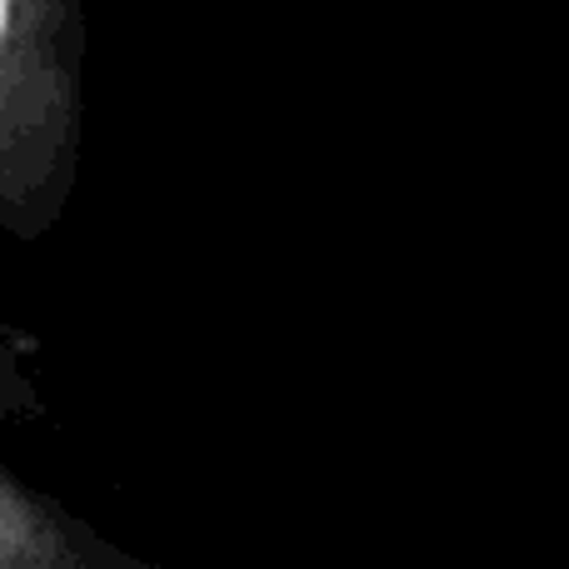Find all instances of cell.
<instances>
[{
	"instance_id": "cell-1",
	"label": "cell",
	"mask_w": 569,
	"mask_h": 569,
	"mask_svg": "<svg viewBox=\"0 0 569 569\" xmlns=\"http://www.w3.org/2000/svg\"><path fill=\"white\" fill-rule=\"evenodd\" d=\"M86 16L80 0H0V230L46 240L80 176Z\"/></svg>"
},
{
	"instance_id": "cell-2",
	"label": "cell",
	"mask_w": 569,
	"mask_h": 569,
	"mask_svg": "<svg viewBox=\"0 0 569 569\" xmlns=\"http://www.w3.org/2000/svg\"><path fill=\"white\" fill-rule=\"evenodd\" d=\"M0 569H146L0 465Z\"/></svg>"
},
{
	"instance_id": "cell-3",
	"label": "cell",
	"mask_w": 569,
	"mask_h": 569,
	"mask_svg": "<svg viewBox=\"0 0 569 569\" xmlns=\"http://www.w3.org/2000/svg\"><path fill=\"white\" fill-rule=\"evenodd\" d=\"M40 415H46V395H40V380L30 375L20 335L0 325V420L30 425V420H40Z\"/></svg>"
},
{
	"instance_id": "cell-4",
	"label": "cell",
	"mask_w": 569,
	"mask_h": 569,
	"mask_svg": "<svg viewBox=\"0 0 569 569\" xmlns=\"http://www.w3.org/2000/svg\"><path fill=\"white\" fill-rule=\"evenodd\" d=\"M146 569H150V565H146Z\"/></svg>"
}]
</instances>
